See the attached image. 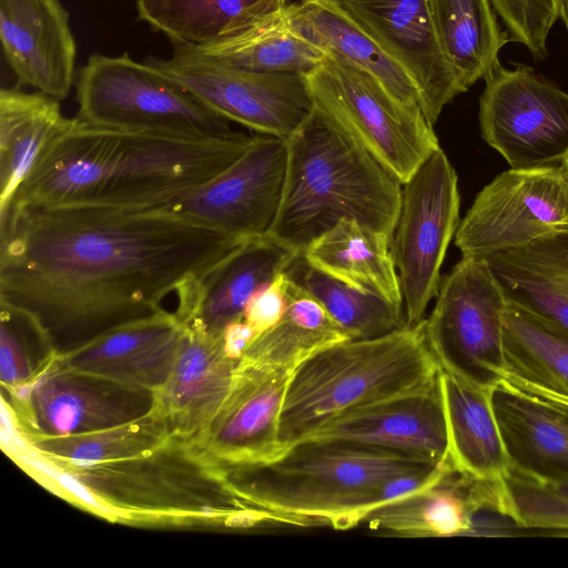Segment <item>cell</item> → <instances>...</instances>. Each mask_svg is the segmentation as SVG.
Masks as SVG:
<instances>
[{
	"mask_svg": "<svg viewBox=\"0 0 568 568\" xmlns=\"http://www.w3.org/2000/svg\"><path fill=\"white\" fill-rule=\"evenodd\" d=\"M57 470L82 504L119 523L204 528L284 523L245 504L226 469L174 436L138 456Z\"/></svg>",
	"mask_w": 568,
	"mask_h": 568,
	"instance_id": "3",
	"label": "cell"
},
{
	"mask_svg": "<svg viewBox=\"0 0 568 568\" xmlns=\"http://www.w3.org/2000/svg\"><path fill=\"white\" fill-rule=\"evenodd\" d=\"M496 483L456 471L443 481L372 511L363 523L375 531L402 537H443L474 531L480 510L495 511Z\"/></svg>",
	"mask_w": 568,
	"mask_h": 568,
	"instance_id": "25",
	"label": "cell"
},
{
	"mask_svg": "<svg viewBox=\"0 0 568 568\" xmlns=\"http://www.w3.org/2000/svg\"><path fill=\"white\" fill-rule=\"evenodd\" d=\"M298 252L270 234L247 239L178 302L174 314L184 325L222 333L226 325L243 318L253 295L282 273Z\"/></svg>",
	"mask_w": 568,
	"mask_h": 568,
	"instance_id": "22",
	"label": "cell"
},
{
	"mask_svg": "<svg viewBox=\"0 0 568 568\" xmlns=\"http://www.w3.org/2000/svg\"><path fill=\"white\" fill-rule=\"evenodd\" d=\"M196 48L227 65L261 73L307 74L326 58L323 50L290 28L285 10L243 33Z\"/></svg>",
	"mask_w": 568,
	"mask_h": 568,
	"instance_id": "35",
	"label": "cell"
},
{
	"mask_svg": "<svg viewBox=\"0 0 568 568\" xmlns=\"http://www.w3.org/2000/svg\"><path fill=\"white\" fill-rule=\"evenodd\" d=\"M373 40L414 81L434 125L443 109L467 90L444 59L426 0H324Z\"/></svg>",
	"mask_w": 568,
	"mask_h": 568,
	"instance_id": "17",
	"label": "cell"
},
{
	"mask_svg": "<svg viewBox=\"0 0 568 568\" xmlns=\"http://www.w3.org/2000/svg\"><path fill=\"white\" fill-rule=\"evenodd\" d=\"M236 364L222 333L186 325L172 372L155 394L171 436L192 443L201 437L230 392Z\"/></svg>",
	"mask_w": 568,
	"mask_h": 568,
	"instance_id": "21",
	"label": "cell"
},
{
	"mask_svg": "<svg viewBox=\"0 0 568 568\" xmlns=\"http://www.w3.org/2000/svg\"><path fill=\"white\" fill-rule=\"evenodd\" d=\"M283 272L318 301L349 338L376 337L405 326L402 308L315 267L302 251Z\"/></svg>",
	"mask_w": 568,
	"mask_h": 568,
	"instance_id": "34",
	"label": "cell"
},
{
	"mask_svg": "<svg viewBox=\"0 0 568 568\" xmlns=\"http://www.w3.org/2000/svg\"><path fill=\"white\" fill-rule=\"evenodd\" d=\"M479 98L483 139L511 169L560 164L568 156V93L531 67L497 62Z\"/></svg>",
	"mask_w": 568,
	"mask_h": 568,
	"instance_id": "12",
	"label": "cell"
},
{
	"mask_svg": "<svg viewBox=\"0 0 568 568\" xmlns=\"http://www.w3.org/2000/svg\"><path fill=\"white\" fill-rule=\"evenodd\" d=\"M457 174L439 148L403 183L392 252L406 326L425 317L438 293L440 267L459 225Z\"/></svg>",
	"mask_w": 568,
	"mask_h": 568,
	"instance_id": "11",
	"label": "cell"
},
{
	"mask_svg": "<svg viewBox=\"0 0 568 568\" xmlns=\"http://www.w3.org/2000/svg\"><path fill=\"white\" fill-rule=\"evenodd\" d=\"M171 44L168 59L149 55L143 62L230 122L287 140L314 108L306 74L253 72L222 63L194 45Z\"/></svg>",
	"mask_w": 568,
	"mask_h": 568,
	"instance_id": "9",
	"label": "cell"
},
{
	"mask_svg": "<svg viewBox=\"0 0 568 568\" xmlns=\"http://www.w3.org/2000/svg\"><path fill=\"white\" fill-rule=\"evenodd\" d=\"M171 436L166 419L154 405L151 412L116 426L61 437L26 438L32 452L55 469L82 467L138 456Z\"/></svg>",
	"mask_w": 568,
	"mask_h": 568,
	"instance_id": "33",
	"label": "cell"
},
{
	"mask_svg": "<svg viewBox=\"0 0 568 568\" xmlns=\"http://www.w3.org/2000/svg\"><path fill=\"white\" fill-rule=\"evenodd\" d=\"M393 239L355 220H343L303 252L315 267L403 310Z\"/></svg>",
	"mask_w": 568,
	"mask_h": 568,
	"instance_id": "30",
	"label": "cell"
},
{
	"mask_svg": "<svg viewBox=\"0 0 568 568\" xmlns=\"http://www.w3.org/2000/svg\"><path fill=\"white\" fill-rule=\"evenodd\" d=\"M285 281L282 272L250 300L243 320L253 328L256 337L282 318L286 308Z\"/></svg>",
	"mask_w": 568,
	"mask_h": 568,
	"instance_id": "39",
	"label": "cell"
},
{
	"mask_svg": "<svg viewBox=\"0 0 568 568\" xmlns=\"http://www.w3.org/2000/svg\"><path fill=\"white\" fill-rule=\"evenodd\" d=\"M288 0H135L138 20L170 42L203 47L281 16Z\"/></svg>",
	"mask_w": 568,
	"mask_h": 568,
	"instance_id": "29",
	"label": "cell"
},
{
	"mask_svg": "<svg viewBox=\"0 0 568 568\" xmlns=\"http://www.w3.org/2000/svg\"><path fill=\"white\" fill-rule=\"evenodd\" d=\"M290 28L326 54H335L372 74L395 98L420 105L418 90L407 72L373 40L324 0H301L287 4Z\"/></svg>",
	"mask_w": 568,
	"mask_h": 568,
	"instance_id": "28",
	"label": "cell"
},
{
	"mask_svg": "<svg viewBox=\"0 0 568 568\" xmlns=\"http://www.w3.org/2000/svg\"><path fill=\"white\" fill-rule=\"evenodd\" d=\"M252 135L197 136L74 118L43 151L0 219L51 207L170 206L230 166Z\"/></svg>",
	"mask_w": 568,
	"mask_h": 568,
	"instance_id": "2",
	"label": "cell"
},
{
	"mask_svg": "<svg viewBox=\"0 0 568 568\" xmlns=\"http://www.w3.org/2000/svg\"><path fill=\"white\" fill-rule=\"evenodd\" d=\"M560 19L562 20L568 32V0H562Z\"/></svg>",
	"mask_w": 568,
	"mask_h": 568,
	"instance_id": "41",
	"label": "cell"
},
{
	"mask_svg": "<svg viewBox=\"0 0 568 568\" xmlns=\"http://www.w3.org/2000/svg\"><path fill=\"white\" fill-rule=\"evenodd\" d=\"M243 241L169 206L13 211L0 221V305L63 355L166 312L169 295L203 280Z\"/></svg>",
	"mask_w": 568,
	"mask_h": 568,
	"instance_id": "1",
	"label": "cell"
},
{
	"mask_svg": "<svg viewBox=\"0 0 568 568\" xmlns=\"http://www.w3.org/2000/svg\"><path fill=\"white\" fill-rule=\"evenodd\" d=\"M568 231V178L560 164L509 169L476 195L455 233L463 256L488 255Z\"/></svg>",
	"mask_w": 568,
	"mask_h": 568,
	"instance_id": "13",
	"label": "cell"
},
{
	"mask_svg": "<svg viewBox=\"0 0 568 568\" xmlns=\"http://www.w3.org/2000/svg\"><path fill=\"white\" fill-rule=\"evenodd\" d=\"M287 141L258 134L230 166L169 207L233 237L267 234L282 200Z\"/></svg>",
	"mask_w": 568,
	"mask_h": 568,
	"instance_id": "15",
	"label": "cell"
},
{
	"mask_svg": "<svg viewBox=\"0 0 568 568\" xmlns=\"http://www.w3.org/2000/svg\"><path fill=\"white\" fill-rule=\"evenodd\" d=\"M425 318L371 338H351L313 354L293 373L280 417L284 449L348 410L437 382Z\"/></svg>",
	"mask_w": 568,
	"mask_h": 568,
	"instance_id": "6",
	"label": "cell"
},
{
	"mask_svg": "<svg viewBox=\"0 0 568 568\" xmlns=\"http://www.w3.org/2000/svg\"><path fill=\"white\" fill-rule=\"evenodd\" d=\"M436 297L425 332L439 367L488 386L505 379L507 298L487 261L462 256L440 281Z\"/></svg>",
	"mask_w": 568,
	"mask_h": 568,
	"instance_id": "10",
	"label": "cell"
},
{
	"mask_svg": "<svg viewBox=\"0 0 568 568\" xmlns=\"http://www.w3.org/2000/svg\"><path fill=\"white\" fill-rule=\"evenodd\" d=\"M295 369L242 356L226 398L194 444L226 470L281 455L285 449L280 440V417Z\"/></svg>",
	"mask_w": 568,
	"mask_h": 568,
	"instance_id": "16",
	"label": "cell"
},
{
	"mask_svg": "<svg viewBox=\"0 0 568 568\" xmlns=\"http://www.w3.org/2000/svg\"><path fill=\"white\" fill-rule=\"evenodd\" d=\"M0 41L20 84L59 101L68 98L78 49L60 0H0Z\"/></svg>",
	"mask_w": 568,
	"mask_h": 568,
	"instance_id": "18",
	"label": "cell"
},
{
	"mask_svg": "<svg viewBox=\"0 0 568 568\" xmlns=\"http://www.w3.org/2000/svg\"><path fill=\"white\" fill-rule=\"evenodd\" d=\"M506 376L568 397V333L507 301Z\"/></svg>",
	"mask_w": 568,
	"mask_h": 568,
	"instance_id": "32",
	"label": "cell"
},
{
	"mask_svg": "<svg viewBox=\"0 0 568 568\" xmlns=\"http://www.w3.org/2000/svg\"><path fill=\"white\" fill-rule=\"evenodd\" d=\"M438 48L468 90L499 62L509 37L490 0H426Z\"/></svg>",
	"mask_w": 568,
	"mask_h": 568,
	"instance_id": "31",
	"label": "cell"
},
{
	"mask_svg": "<svg viewBox=\"0 0 568 568\" xmlns=\"http://www.w3.org/2000/svg\"><path fill=\"white\" fill-rule=\"evenodd\" d=\"M24 438L61 437L116 426L146 415L155 394L61 365L57 357L34 382L8 394Z\"/></svg>",
	"mask_w": 568,
	"mask_h": 568,
	"instance_id": "14",
	"label": "cell"
},
{
	"mask_svg": "<svg viewBox=\"0 0 568 568\" xmlns=\"http://www.w3.org/2000/svg\"><path fill=\"white\" fill-rule=\"evenodd\" d=\"M79 120L103 126L227 136L230 121L128 52L92 53L77 71Z\"/></svg>",
	"mask_w": 568,
	"mask_h": 568,
	"instance_id": "7",
	"label": "cell"
},
{
	"mask_svg": "<svg viewBox=\"0 0 568 568\" xmlns=\"http://www.w3.org/2000/svg\"><path fill=\"white\" fill-rule=\"evenodd\" d=\"M255 337V332L243 318L230 323L222 331L225 352L235 361L242 357Z\"/></svg>",
	"mask_w": 568,
	"mask_h": 568,
	"instance_id": "40",
	"label": "cell"
},
{
	"mask_svg": "<svg viewBox=\"0 0 568 568\" xmlns=\"http://www.w3.org/2000/svg\"><path fill=\"white\" fill-rule=\"evenodd\" d=\"M57 357L20 313L1 306L0 382L3 393L31 385Z\"/></svg>",
	"mask_w": 568,
	"mask_h": 568,
	"instance_id": "36",
	"label": "cell"
},
{
	"mask_svg": "<svg viewBox=\"0 0 568 568\" xmlns=\"http://www.w3.org/2000/svg\"><path fill=\"white\" fill-rule=\"evenodd\" d=\"M73 119L42 92L0 90V219L45 148Z\"/></svg>",
	"mask_w": 568,
	"mask_h": 568,
	"instance_id": "27",
	"label": "cell"
},
{
	"mask_svg": "<svg viewBox=\"0 0 568 568\" xmlns=\"http://www.w3.org/2000/svg\"><path fill=\"white\" fill-rule=\"evenodd\" d=\"M438 387L455 471L475 480L504 481L511 463L494 410L495 386L439 367Z\"/></svg>",
	"mask_w": 568,
	"mask_h": 568,
	"instance_id": "24",
	"label": "cell"
},
{
	"mask_svg": "<svg viewBox=\"0 0 568 568\" xmlns=\"http://www.w3.org/2000/svg\"><path fill=\"white\" fill-rule=\"evenodd\" d=\"M306 78L314 101L402 184L439 149L419 105L402 102L353 63L326 54Z\"/></svg>",
	"mask_w": 568,
	"mask_h": 568,
	"instance_id": "8",
	"label": "cell"
},
{
	"mask_svg": "<svg viewBox=\"0 0 568 568\" xmlns=\"http://www.w3.org/2000/svg\"><path fill=\"white\" fill-rule=\"evenodd\" d=\"M500 515L510 518L520 529L568 537V500L514 469L505 479Z\"/></svg>",
	"mask_w": 568,
	"mask_h": 568,
	"instance_id": "37",
	"label": "cell"
},
{
	"mask_svg": "<svg viewBox=\"0 0 568 568\" xmlns=\"http://www.w3.org/2000/svg\"><path fill=\"white\" fill-rule=\"evenodd\" d=\"M304 439L352 442L444 463L449 458L438 378L424 389L343 413Z\"/></svg>",
	"mask_w": 568,
	"mask_h": 568,
	"instance_id": "19",
	"label": "cell"
},
{
	"mask_svg": "<svg viewBox=\"0 0 568 568\" xmlns=\"http://www.w3.org/2000/svg\"><path fill=\"white\" fill-rule=\"evenodd\" d=\"M286 141L282 200L267 234L304 251L341 221L355 220L393 239L403 184L325 109L315 102Z\"/></svg>",
	"mask_w": 568,
	"mask_h": 568,
	"instance_id": "4",
	"label": "cell"
},
{
	"mask_svg": "<svg viewBox=\"0 0 568 568\" xmlns=\"http://www.w3.org/2000/svg\"><path fill=\"white\" fill-rule=\"evenodd\" d=\"M483 258L508 302L568 333V231Z\"/></svg>",
	"mask_w": 568,
	"mask_h": 568,
	"instance_id": "26",
	"label": "cell"
},
{
	"mask_svg": "<svg viewBox=\"0 0 568 568\" xmlns=\"http://www.w3.org/2000/svg\"><path fill=\"white\" fill-rule=\"evenodd\" d=\"M186 325L164 312L114 328L57 356L71 369L156 394L166 383Z\"/></svg>",
	"mask_w": 568,
	"mask_h": 568,
	"instance_id": "20",
	"label": "cell"
},
{
	"mask_svg": "<svg viewBox=\"0 0 568 568\" xmlns=\"http://www.w3.org/2000/svg\"><path fill=\"white\" fill-rule=\"evenodd\" d=\"M494 410L511 469L539 479H568V406L507 379L493 390Z\"/></svg>",
	"mask_w": 568,
	"mask_h": 568,
	"instance_id": "23",
	"label": "cell"
},
{
	"mask_svg": "<svg viewBox=\"0 0 568 568\" xmlns=\"http://www.w3.org/2000/svg\"><path fill=\"white\" fill-rule=\"evenodd\" d=\"M509 40L525 45L536 60L548 55L547 38L560 19L562 0H490Z\"/></svg>",
	"mask_w": 568,
	"mask_h": 568,
	"instance_id": "38",
	"label": "cell"
},
{
	"mask_svg": "<svg viewBox=\"0 0 568 568\" xmlns=\"http://www.w3.org/2000/svg\"><path fill=\"white\" fill-rule=\"evenodd\" d=\"M440 464L352 442L304 439L270 462L227 471L248 506L286 524L345 530L384 506L387 481Z\"/></svg>",
	"mask_w": 568,
	"mask_h": 568,
	"instance_id": "5",
	"label": "cell"
},
{
	"mask_svg": "<svg viewBox=\"0 0 568 568\" xmlns=\"http://www.w3.org/2000/svg\"><path fill=\"white\" fill-rule=\"evenodd\" d=\"M561 165L564 166V170H565L566 175L568 178V156L561 162Z\"/></svg>",
	"mask_w": 568,
	"mask_h": 568,
	"instance_id": "42",
	"label": "cell"
}]
</instances>
